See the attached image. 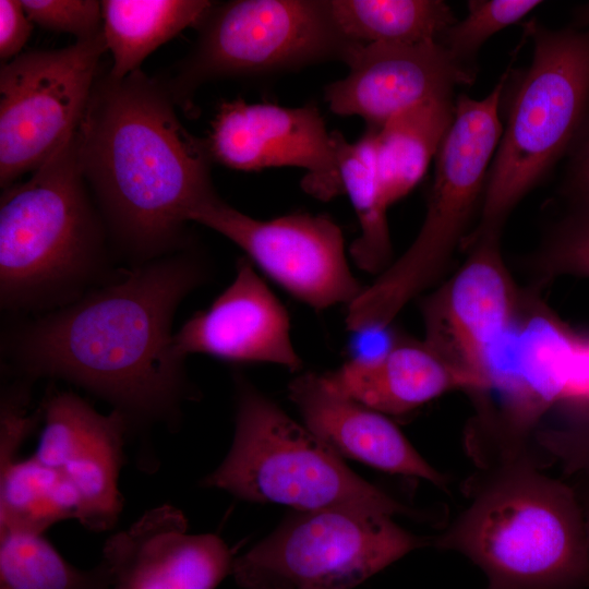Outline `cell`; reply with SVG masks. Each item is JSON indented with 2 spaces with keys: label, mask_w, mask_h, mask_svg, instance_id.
<instances>
[{
  "label": "cell",
  "mask_w": 589,
  "mask_h": 589,
  "mask_svg": "<svg viewBox=\"0 0 589 589\" xmlns=\"http://www.w3.org/2000/svg\"><path fill=\"white\" fill-rule=\"evenodd\" d=\"M527 288L513 363L470 397L490 437L513 455L537 447V432L557 405L589 394V336L563 321L542 291Z\"/></svg>",
  "instance_id": "9c48e42d"
},
{
  "label": "cell",
  "mask_w": 589,
  "mask_h": 589,
  "mask_svg": "<svg viewBox=\"0 0 589 589\" xmlns=\"http://www.w3.org/2000/svg\"><path fill=\"white\" fill-rule=\"evenodd\" d=\"M44 426L33 456L60 473L79 501L77 520L92 531L117 521L118 480L129 420L119 410L98 412L71 392L53 390L40 407Z\"/></svg>",
  "instance_id": "9a60e30c"
},
{
  "label": "cell",
  "mask_w": 589,
  "mask_h": 589,
  "mask_svg": "<svg viewBox=\"0 0 589 589\" xmlns=\"http://www.w3.org/2000/svg\"><path fill=\"white\" fill-rule=\"evenodd\" d=\"M509 68L489 95H459L454 120L436 154L422 226L402 253L406 266L424 277L446 273L481 207L489 166L503 133L500 105Z\"/></svg>",
  "instance_id": "7c38bea8"
},
{
  "label": "cell",
  "mask_w": 589,
  "mask_h": 589,
  "mask_svg": "<svg viewBox=\"0 0 589 589\" xmlns=\"http://www.w3.org/2000/svg\"><path fill=\"white\" fill-rule=\"evenodd\" d=\"M32 23L77 40L103 34L101 2L96 0H21Z\"/></svg>",
  "instance_id": "f546056e"
},
{
  "label": "cell",
  "mask_w": 589,
  "mask_h": 589,
  "mask_svg": "<svg viewBox=\"0 0 589 589\" xmlns=\"http://www.w3.org/2000/svg\"><path fill=\"white\" fill-rule=\"evenodd\" d=\"M339 176L357 214L361 233L352 242L350 254L357 265L369 273H381L392 256L386 219L388 208L378 176L374 130L368 128L356 142L337 134Z\"/></svg>",
  "instance_id": "cb8c5ba5"
},
{
  "label": "cell",
  "mask_w": 589,
  "mask_h": 589,
  "mask_svg": "<svg viewBox=\"0 0 589 589\" xmlns=\"http://www.w3.org/2000/svg\"><path fill=\"white\" fill-rule=\"evenodd\" d=\"M337 134L328 132L313 105L289 108L239 98L220 104L204 143L212 161L236 170L303 168V189L329 200L342 193Z\"/></svg>",
  "instance_id": "5bb4252c"
},
{
  "label": "cell",
  "mask_w": 589,
  "mask_h": 589,
  "mask_svg": "<svg viewBox=\"0 0 589 589\" xmlns=\"http://www.w3.org/2000/svg\"><path fill=\"white\" fill-rule=\"evenodd\" d=\"M236 386L232 444L203 485L294 510L345 507L425 517L353 472L342 457L248 380L238 376Z\"/></svg>",
  "instance_id": "8992f818"
},
{
  "label": "cell",
  "mask_w": 589,
  "mask_h": 589,
  "mask_svg": "<svg viewBox=\"0 0 589 589\" xmlns=\"http://www.w3.org/2000/svg\"><path fill=\"white\" fill-rule=\"evenodd\" d=\"M461 249L462 263L422 298V340L470 382V397L488 388L495 347L518 322L528 289L506 264L501 236L468 239Z\"/></svg>",
  "instance_id": "8fae6325"
},
{
  "label": "cell",
  "mask_w": 589,
  "mask_h": 589,
  "mask_svg": "<svg viewBox=\"0 0 589 589\" xmlns=\"http://www.w3.org/2000/svg\"><path fill=\"white\" fill-rule=\"evenodd\" d=\"M470 502L432 545L458 552L484 574L488 589H581L589 544L572 484L529 462L478 469Z\"/></svg>",
  "instance_id": "277c9868"
},
{
  "label": "cell",
  "mask_w": 589,
  "mask_h": 589,
  "mask_svg": "<svg viewBox=\"0 0 589 589\" xmlns=\"http://www.w3.org/2000/svg\"><path fill=\"white\" fill-rule=\"evenodd\" d=\"M163 81L98 74L75 132L81 171L116 255L135 266L189 245L190 213L216 194L204 141Z\"/></svg>",
  "instance_id": "7a4b0ae2"
},
{
  "label": "cell",
  "mask_w": 589,
  "mask_h": 589,
  "mask_svg": "<svg viewBox=\"0 0 589 589\" xmlns=\"http://www.w3.org/2000/svg\"><path fill=\"white\" fill-rule=\"evenodd\" d=\"M205 277L204 259L189 245L121 268L68 305L22 317L3 336V356L24 381L63 380L129 422L171 424L189 394L173 316Z\"/></svg>",
  "instance_id": "6da1fadb"
},
{
  "label": "cell",
  "mask_w": 589,
  "mask_h": 589,
  "mask_svg": "<svg viewBox=\"0 0 589 589\" xmlns=\"http://www.w3.org/2000/svg\"><path fill=\"white\" fill-rule=\"evenodd\" d=\"M173 350L185 360L203 353L235 362H263L299 370L302 361L290 337L286 309L240 259L232 283L211 306L194 313L173 334Z\"/></svg>",
  "instance_id": "ac0fdd59"
},
{
  "label": "cell",
  "mask_w": 589,
  "mask_h": 589,
  "mask_svg": "<svg viewBox=\"0 0 589 589\" xmlns=\"http://www.w3.org/2000/svg\"><path fill=\"white\" fill-rule=\"evenodd\" d=\"M329 5L339 31L359 45L441 41L457 22L441 0H329Z\"/></svg>",
  "instance_id": "603a6c76"
},
{
  "label": "cell",
  "mask_w": 589,
  "mask_h": 589,
  "mask_svg": "<svg viewBox=\"0 0 589 589\" xmlns=\"http://www.w3.org/2000/svg\"><path fill=\"white\" fill-rule=\"evenodd\" d=\"M100 562L94 568L71 565L43 534L0 531V589H109Z\"/></svg>",
  "instance_id": "484cf974"
},
{
  "label": "cell",
  "mask_w": 589,
  "mask_h": 589,
  "mask_svg": "<svg viewBox=\"0 0 589 589\" xmlns=\"http://www.w3.org/2000/svg\"><path fill=\"white\" fill-rule=\"evenodd\" d=\"M539 0H471L467 15L455 22L441 43L460 63L477 69L476 59L481 46L495 33L518 23Z\"/></svg>",
  "instance_id": "83f0119b"
},
{
  "label": "cell",
  "mask_w": 589,
  "mask_h": 589,
  "mask_svg": "<svg viewBox=\"0 0 589 589\" xmlns=\"http://www.w3.org/2000/svg\"><path fill=\"white\" fill-rule=\"evenodd\" d=\"M558 420L541 425L536 435L544 458L556 461L567 478L589 472V399L557 405Z\"/></svg>",
  "instance_id": "f1b7e54d"
},
{
  "label": "cell",
  "mask_w": 589,
  "mask_h": 589,
  "mask_svg": "<svg viewBox=\"0 0 589 589\" xmlns=\"http://www.w3.org/2000/svg\"><path fill=\"white\" fill-rule=\"evenodd\" d=\"M196 28L195 46L163 81L183 110L206 82L344 62L354 45L339 31L329 0L214 2Z\"/></svg>",
  "instance_id": "52a82bcc"
},
{
  "label": "cell",
  "mask_w": 589,
  "mask_h": 589,
  "mask_svg": "<svg viewBox=\"0 0 589 589\" xmlns=\"http://www.w3.org/2000/svg\"><path fill=\"white\" fill-rule=\"evenodd\" d=\"M0 470V531L43 534L60 520H77L79 501L71 485L33 455L2 464Z\"/></svg>",
  "instance_id": "d4e9b609"
},
{
  "label": "cell",
  "mask_w": 589,
  "mask_h": 589,
  "mask_svg": "<svg viewBox=\"0 0 589 589\" xmlns=\"http://www.w3.org/2000/svg\"><path fill=\"white\" fill-rule=\"evenodd\" d=\"M288 395L304 425L340 457L421 478L442 489L447 485V477L417 452L387 416L333 390L322 375L296 377Z\"/></svg>",
  "instance_id": "d6986e66"
},
{
  "label": "cell",
  "mask_w": 589,
  "mask_h": 589,
  "mask_svg": "<svg viewBox=\"0 0 589 589\" xmlns=\"http://www.w3.org/2000/svg\"><path fill=\"white\" fill-rule=\"evenodd\" d=\"M566 157L560 196L566 202L589 199V106Z\"/></svg>",
  "instance_id": "4dcf8cb0"
},
{
  "label": "cell",
  "mask_w": 589,
  "mask_h": 589,
  "mask_svg": "<svg viewBox=\"0 0 589 589\" xmlns=\"http://www.w3.org/2000/svg\"><path fill=\"white\" fill-rule=\"evenodd\" d=\"M569 479L582 512L589 544V472Z\"/></svg>",
  "instance_id": "d6a6232c"
},
{
  "label": "cell",
  "mask_w": 589,
  "mask_h": 589,
  "mask_svg": "<svg viewBox=\"0 0 589 589\" xmlns=\"http://www.w3.org/2000/svg\"><path fill=\"white\" fill-rule=\"evenodd\" d=\"M575 29H589V2L577 7L568 25Z\"/></svg>",
  "instance_id": "836d02e7"
},
{
  "label": "cell",
  "mask_w": 589,
  "mask_h": 589,
  "mask_svg": "<svg viewBox=\"0 0 589 589\" xmlns=\"http://www.w3.org/2000/svg\"><path fill=\"white\" fill-rule=\"evenodd\" d=\"M333 390L385 416H401L470 382L421 340L396 341L374 357L357 358L322 375Z\"/></svg>",
  "instance_id": "ffe728a7"
},
{
  "label": "cell",
  "mask_w": 589,
  "mask_h": 589,
  "mask_svg": "<svg viewBox=\"0 0 589 589\" xmlns=\"http://www.w3.org/2000/svg\"><path fill=\"white\" fill-rule=\"evenodd\" d=\"M75 132L31 179L1 194L0 305L21 317L68 305L119 272Z\"/></svg>",
  "instance_id": "3957f363"
},
{
  "label": "cell",
  "mask_w": 589,
  "mask_h": 589,
  "mask_svg": "<svg viewBox=\"0 0 589 589\" xmlns=\"http://www.w3.org/2000/svg\"><path fill=\"white\" fill-rule=\"evenodd\" d=\"M533 43L515 84L477 223L465 239L502 236L519 202L566 156L589 106V29L521 24Z\"/></svg>",
  "instance_id": "5b68a950"
},
{
  "label": "cell",
  "mask_w": 589,
  "mask_h": 589,
  "mask_svg": "<svg viewBox=\"0 0 589 589\" xmlns=\"http://www.w3.org/2000/svg\"><path fill=\"white\" fill-rule=\"evenodd\" d=\"M455 101L453 96L431 98L373 129L387 206L406 196L423 178L454 120Z\"/></svg>",
  "instance_id": "44dd1931"
},
{
  "label": "cell",
  "mask_w": 589,
  "mask_h": 589,
  "mask_svg": "<svg viewBox=\"0 0 589 589\" xmlns=\"http://www.w3.org/2000/svg\"><path fill=\"white\" fill-rule=\"evenodd\" d=\"M581 589H589V584L585 587H582Z\"/></svg>",
  "instance_id": "e575fe53"
},
{
  "label": "cell",
  "mask_w": 589,
  "mask_h": 589,
  "mask_svg": "<svg viewBox=\"0 0 589 589\" xmlns=\"http://www.w3.org/2000/svg\"><path fill=\"white\" fill-rule=\"evenodd\" d=\"M189 221L232 241L265 274L316 310L349 305L363 289L348 264L341 230L326 215L261 220L215 194L190 213Z\"/></svg>",
  "instance_id": "4fadbf2b"
},
{
  "label": "cell",
  "mask_w": 589,
  "mask_h": 589,
  "mask_svg": "<svg viewBox=\"0 0 589 589\" xmlns=\"http://www.w3.org/2000/svg\"><path fill=\"white\" fill-rule=\"evenodd\" d=\"M528 287L542 291L566 276L589 278V199L566 209L542 233L521 263Z\"/></svg>",
  "instance_id": "4316f807"
},
{
  "label": "cell",
  "mask_w": 589,
  "mask_h": 589,
  "mask_svg": "<svg viewBox=\"0 0 589 589\" xmlns=\"http://www.w3.org/2000/svg\"><path fill=\"white\" fill-rule=\"evenodd\" d=\"M344 62L349 72L326 86L325 99L334 113L358 116L371 129L419 103L453 96L456 86L472 84L478 72L441 41L354 44Z\"/></svg>",
  "instance_id": "2e32d148"
},
{
  "label": "cell",
  "mask_w": 589,
  "mask_h": 589,
  "mask_svg": "<svg viewBox=\"0 0 589 589\" xmlns=\"http://www.w3.org/2000/svg\"><path fill=\"white\" fill-rule=\"evenodd\" d=\"M33 23L21 0H0V59L9 62L28 40Z\"/></svg>",
  "instance_id": "1f68e13d"
},
{
  "label": "cell",
  "mask_w": 589,
  "mask_h": 589,
  "mask_svg": "<svg viewBox=\"0 0 589 589\" xmlns=\"http://www.w3.org/2000/svg\"><path fill=\"white\" fill-rule=\"evenodd\" d=\"M235 557L216 534L188 532L181 510L163 505L112 534L101 563L109 589H215Z\"/></svg>",
  "instance_id": "e0dca14e"
},
{
  "label": "cell",
  "mask_w": 589,
  "mask_h": 589,
  "mask_svg": "<svg viewBox=\"0 0 589 589\" xmlns=\"http://www.w3.org/2000/svg\"><path fill=\"white\" fill-rule=\"evenodd\" d=\"M104 33L51 50H29L0 69V185L41 167L76 131L87 107Z\"/></svg>",
  "instance_id": "30bf717a"
},
{
  "label": "cell",
  "mask_w": 589,
  "mask_h": 589,
  "mask_svg": "<svg viewBox=\"0 0 589 589\" xmlns=\"http://www.w3.org/2000/svg\"><path fill=\"white\" fill-rule=\"evenodd\" d=\"M393 516L363 508L296 510L235 557L242 589H353L406 554L432 545Z\"/></svg>",
  "instance_id": "ba28073f"
},
{
  "label": "cell",
  "mask_w": 589,
  "mask_h": 589,
  "mask_svg": "<svg viewBox=\"0 0 589 589\" xmlns=\"http://www.w3.org/2000/svg\"><path fill=\"white\" fill-rule=\"evenodd\" d=\"M103 33L113 62L112 79L140 70L144 59L184 28L196 27L209 11L207 0H104Z\"/></svg>",
  "instance_id": "7402d4cb"
}]
</instances>
